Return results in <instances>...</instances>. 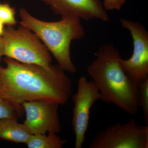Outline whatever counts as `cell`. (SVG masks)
I'll return each mask as SVG.
<instances>
[{
    "label": "cell",
    "mask_w": 148,
    "mask_h": 148,
    "mask_svg": "<svg viewBox=\"0 0 148 148\" xmlns=\"http://www.w3.org/2000/svg\"><path fill=\"white\" fill-rule=\"evenodd\" d=\"M3 56V42L2 38L0 37V62L1 60L2 56Z\"/></svg>",
    "instance_id": "obj_16"
},
{
    "label": "cell",
    "mask_w": 148,
    "mask_h": 148,
    "mask_svg": "<svg viewBox=\"0 0 148 148\" xmlns=\"http://www.w3.org/2000/svg\"><path fill=\"white\" fill-rule=\"evenodd\" d=\"M74 103L72 125L75 135V148H81L86 140L89 124L90 110L101 95L92 81L84 76L79 78L76 93L73 96Z\"/></svg>",
    "instance_id": "obj_7"
},
{
    "label": "cell",
    "mask_w": 148,
    "mask_h": 148,
    "mask_svg": "<svg viewBox=\"0 0 148 148\" xmlns=\"http://www.w3.org/2000/svg\"><path fill=\"white\" fill-rule=\"evenodd\" d=\"M32 134L24 124L10 119H0V139L26 144Z\"/></svg>",
    "instance_id": "obj_10"
},
{
    "label": "cell",
    "mask_w": 148,
    "mask_h": 148,
    "mask_svg": "<svg viewBox=\"0 0 148 148\" xmlns=\"http://www.w3.org/2000/svg\"><path fill=\"white\" fill-rule=\"evenodd\" d=\"M0 64V97L16 105L33 101L66 104L71 94V79L58 65L49 69L11 58Z\"/></svg>",
    "instance_id": "obj_1"
},
{
    "label": "cell",
    "mask_w": 148,
    "mask_h": 148,
    "mask_svg": "<svg viewBox=\"0 0 148 148\" xmlns=\"http://www.w3.org/2000/svg\"><path fill=\"white\" fill-rule=\"evenodd\" d=\"M96 58L87 67V72L97 86L101 101L113 104L132 115L138 108V85L128 77L121 65L119 51L112 44L104 45Z\"/></svg>",
    "instance_id": "obj_2"
},
{
    "label": "cell",
    "mask_w": 148,
    "mask_h": 148,
    "mask_svg": "<svg viewBox=\"0 0 148 148\" xmlns=\"http://www.w3.org/2000/svg\"><path fill=\"white\" fill-rule=\"evenodd\" d=\"M89 148H148V125L138 124L135 118L110 125L98 132Z\"/></svg>",
    "instance_id": "obj_5"
},
{
    "label": "cell",
    "mask_w": 148,
    "mask_h": 148,
    "mask_svg": "<svg viewBox=\"0 0 148 148\" xmlns=\"http://www.w3.org/2000/svg\"><path fill=\"white\" fill-rule=\"evenodd\" d=\"M120 22L131 35L132 55L129 59L121 58V65L128 77L139 84L148 78V32L140 22L121 18Z\"/></svg>",
    "instance_id": "obj_6"
},
{
    "label": "cell",
    "mask_w": 148,
    "mask_h": 148,
    "mask_svg": "<svg viewBox=\"0 0 148 148\" xmlns=\"http://www.w3.org/2000/svg\"><path fill=\"white\" fill-rule=\"evenodd\" d=\"M56 14L63 16H75L89 20H110L107 11L100 0H41Z\"/></svg>",
    "instance_id": "obj_9"
},
{
    "label": "cell",
    "mask_w": 148,
    "mask_h": 148,
    "mask_svg": "<svg viewBox=\"0 0 148 148\" xmlns=\"http://www.w3.org/2000/svg\"><path fill=\"white\" fill-rule=\"evenodd\" d=\"M16 10L8 3L0 2V21L7 26L16 25Z\"/></svg>",
    "instance_id": "obj_14"
},
{
    "label": "cell",
    "mask_w": 148,
    "mask_h": 148,
    "mask_svg": "<svg viewBox=\"0 0 148 148\" xmlns=\"http://www.w3.org/2000/svg\"><path fill=\"white\" fill-rule=\"evenodd\" d=\"M3 56L24 64L50 69L52 58L47 48L32 31L20 25L5 28L2 36Z\"/></svg>",
    "instance_id": "obj_4"
},
{
    "label": "cell",
    "mask_w": 148,
    "mask_h": 148,
    "mask_svg": "<svg viewBox=\"0 0 148 148\" xmlns=\"http://www.w3.org/2000/svg\"><path fill=\"white\" fill-rule=\"evenodd\" d=\"M67 141L54 132L32 135L26 145L29 148H62Z\"/></svg>",
    "instance_id": "obj_11"
},
{
    "label": "cell",
    "mask_w": 148,
    "mask_h": 148,
    "mask_svg": "<svg viewBox=\"0 0 148 148\" xmlns=\"http://www.w3.org/2000/svg\"><path fill=\"white\" fill-rule=\"evenodd\" d=\"M20 25L30 29L39 38L64 71L75 73L77 68L72 61L71 46L74 40L84 37L85 32L81 19L63 16L60 21L47 22L35 18L25 8L19 11Z\"/></svg>",
    "instance_id": "obj_3"
},
{
    "label": "cell",
    "mask_w": 148,
    "mask_h": 148,
    "mask_svg": "<svg viewBox=\"0 0 148 148\" xmlns=\"http://www.w3.org/2000/svg\"><path fill=\"white\" fill-rule=\"evenodd\" d=\"M138 105L143 110L145 124L148 125V78L138 84Z\"/></svg>",
    "instance_id": "obj_13"
},
{
    "label": "cell",
    "mask_w": 148,
    "mask_h": 148,
    "mask_svg": "<svg viewBox=\"0 0 148 148\" xmlns=\"http://www.w3.org/2000/svg\"><path fill=\"white\" fill-rule=\"evenodd\" d=\"M26 114L24 125L32 135L59 133L61 126L58 113L59 105L45 101H27L21 104Z\"/></svg>",
    "instance_id": "obj_8"
},
{
    "label": "cell",
    "mask_w": 148,
    "mask_h": 148,
    "mask_svg": "<svg viewBox=\"0 0 148 148\" xmlns=\"http://www.w3.org/2000/svg\"><path fill=\"white\" fill-rule=\"evenodd\" d=\"M24 109L0 97V119H10L17 120L22 116Z\"/></svg>",
    "instance_id": "obj_12"
},
{
    "label": "cell",
    "mask_w": 148,
    "mask_h": 148,
    "mask_svg": "<svg viewBox=\"0 0 148 148\" xmlns=\"http://www.w3.org/2000/svg\"><path fill=\"white\" fill-rule=\"evenodd\" d=\"M126 0H103V4L106 11L120 10L123 5L125 3Z\"/></svg>",
    "instance_id": "obj_15"
},
{
    "label": "cell",
    "mask_w": 148,
    "mask_h": 148,
    "mask_svg": "<svg viewBox=\"0 0 148 148\" xmlns=\"http://www.w3.org/2000/svg\"><path fill=\"white\" fill-rule=\"evenodd\" d=\"M5 25L3 24L2 21H0V37L2 36L3 34L4 31Z\"/></svg>",
    "instance_id": "obj_17"
}]
</instances>
